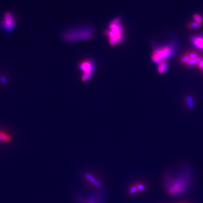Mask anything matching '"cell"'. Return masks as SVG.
Here are the masks:
<instances>
[{
    "label": "cell",
    "instance_id": "2",
    "mask_svg": "<svg viewBox=\"0 0 203 203\" xmlns=\"http://www.w3.org/2000/svg\"><path fill=\"white\" fill-rule=\"evenodd\" d=\"M105 34L108 37L109 44L111 46L121 43L125 37V29L122 25L121 17L113 18L108 23V28L105 30Z\"/></svg>",
    "mask_w": 203,
    "mask_h": 203
},
{
    "label": "cell",
    "instance_id": "9",
    "mask_svg": "<svg viewBox=\"0 0 203 203\" xmlns=\"http://www.w3.org/2000/svg\"><path fill=\"white\" fill-rule=\"evenodd\" d=\"M168 68V63L166 61H164L157 64V72L159 74H163Z\"/></svg>",
    "mask_w": 203,
    "mask_h": 203
},
{
    "label": "cell",
    "instance_id": "10",
    "mask_svg": "<svg viewBox=\"0 0 203 203\" xmlns=\"http://www.w3.org/2000/svg\"><path fill=\"white\" fill-rule=\"evenodd\" d=\"M193 21L202 25L203 23V17L199 14H195L193 15Z\"/></svg>",
    "mask_w": 203,
    "mask_h": 203
},
{
    "label": "cell",
    "instance_id": "5",
    "mask_svg": "<svg viewBox=\"0 0 203 203\" xmlns=\"http://www.w3.org/2000/svg\"><path fill=\"white\" fill-rule=\"evenodd\" d=\"M78 68L82 74L81 80L84 82L88 81L92 77L95 68V63L93 59H86L81 61L78 65Z\"/></svg>",
    "mask_w": 203,
    "mask_h": 203
},
{
    "label": "cell",
    "instance_id": "8",
    "mask_svg": "<svg viewBox=\"0 0 203 203\" xmlns=\"http://www.w3.org/2000/svg\"><path fill=\"white\" fill-rule=\"evenodd\" d=\"M191 41L194 46L203 50V34L194 35L191 38Z\"/></svg>",
    "mask_w": 203,
    "mask_h": 203
},
{
    "label": "cell",
    "instance_id": "11",
    "mask_svg": "<svg viewBox=\"0 0 203 203\" xmlns=\"http://www.w3.org/2000/svg\"><path fill=\"white\" fill-rule=\"evenodd\" d=\"M201 26V25H200V24L197 23L196 22L193 21V22H190L189 24V25L187 26V27L189 28V30H194V29H196L197 28H199Z\"/></svg>",
    "mask_w": 203,
    "mask_h": 203
},
{
    "label": "cell",
    "instance_id": "6",
    "mask_svg": "<svg viewBox=\"0 0 203 203\" xmlns=\"http://www.w3.org/2000/svg\"><path fill=\"white\" fill-rule=\"evenodd\" d=\"M203 59L200 54L196 51H189L183 54L179 58V62L181 64L187 67L197 66V64Z\"/></svg>",
    "mask_w": 203,
    "mask_h": 203
},
{
    "label": "cell",
    "instance_id": "3",
    "mask_svg": "<svg viewBox=\"0 0 203 203\" xmlns=\"http://www.w3.org/2000/svg\"><path fill=\"white\" fill-rule=\"evenodd\" d=\"M174 47L172 45H165L157 47L152 51L151 59L153 63L158 64L162 61H166L174 53Z\"/></svg>",
    "mask_w": 203,
    "mask_h": 203
},
{
    "label": "cell",
    "instance_id": "4",
    "mask_svg": "<svg viewBox=\"0 0 203 203\" xmlns=\"http://www.w3.org/2000/svg\"><path fill=\"white\" fill-rule=\"evenodd\" d=\"M17 22L15 14L11 11H8L0 18V28L5 32H12L16 27Z\"/></svg>",
    "mask_w": 203,
    "mask_h": 203
},
{
    "label": "cell",
    "instance_id": "12",
    "mask_svg": "<svg viewBox=\"0 0 203 203\" xmlns=\"http://www.w3.org/2000/svg\"></svg>",
    "mask_w": 203,
    "mask_h": 203
},
{
    "label": "cell",
    "instance_id": "1",
    "mask_svg": "<svg viewBox=\"0 0 203 203\" xmlns=\"http://www.w3.org/2000/svg\"><path fill=\"white\" fill-rule=\"evenodd\" d=\"M94 34V27L90 24H85L68 29L63 32L62 37L66 42H74L89 40L93 36Z\"/></svg>",
    "mask_w": 203,
    "mask_h": 203
},
{
    "label": "cell",
    "instance_id": "7",
    "mask_svg": "<svg viewBox=\"0 0 203 203\" xmlns=\"http://www.w3.org/2000/svg\"><path fill=\"white\" fill-rule=\"evenodd\" d=\"M13 141V137L10 132L0 129V143L7 144Z\"/></svg>",
    "mask_w": 203,
    "mask_h": 203
}]
</instances>
